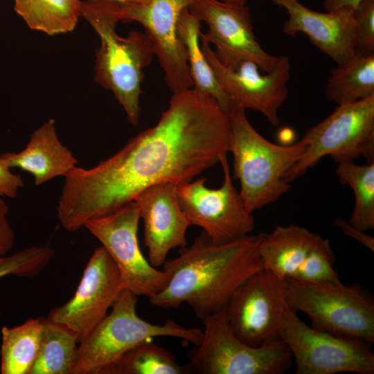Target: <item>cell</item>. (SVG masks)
<instances>
[{
  "instance_id": "ba28073f",
  "label": "cell",
  "mask_w": 374,
  "mask_h": 374,
  "mask_svg": "<svg viewBox=\"0 0 374 374\" xmlns=\"http://www.w3.org/2000/svg\"><path fill=\"white\" fill-rule=\"evenodd\" d=\"M305 150L285 174L290 183L325 156L336 162L354 161L360 156L374 162V96L339 105L326 118L310 128L301 139Z\"/></svg>"
},
{
  "instance_id": "4dcf8cb0",
  "label": "cell",
  "mask_w": 374,
  "mask_h": 374,
  "mask_svg": "<svg viewBox=\"0 0 374 374\" xmlns=\"http://www.w3.org/2000/svg\"><path fill=\"white\" fill-rule=\"evenodd\" d=\"M8 206L3 197L0 196V257L11 250L15 244V235L8 219Z\"/></svg>"
},
{
  "instance_id": "7402d4cb",
  "label": "cell",
  "mask_w": 374,
  "mask_h": 374,
  "mask_svg": "<svg viewBox=\"0 0 374 374\" xmlns=\"http://www.w3.org/2000/svg\"><path fill=\"white\" fill-rule=\"evenodd\" d=\"M326 95L337 105L374 96V54L355 52L350 59L332 69Z\"/></svg>"
},
{
  "instance_id": "603a6c76",
  "label": "cell",
  "mask_w": 374,
  "mask_h": 374,
  "mask_svg": "<svg viewBox=\"0 0 374 374\" xmlns=\"http://www.w3.org/2000/svg\"><path fill=\"white\" fill-rule=\"evenodd\" d=\"M37 358L29 374H73L79 340L67 327L42 317Z\"/></svg>"
},
{
  "instance_id": "9a60e30c",
  "label": "cell",
  "mask_w": 374,
  "mask_h": 374,
  "mask_svg": "<svg viewBox=\"0 0 374 374\" xmlns=\"http://www.w3.org/2000/svg\"><path fill=\"white\" fill-rule=\"evenodd\" d=\"M124 289L118 269L100 246L89 258L73 297L46 318L69 328L80 343L106 317Z\"/></svg>"
},
{
  "instance_id": "7a4b0ae2",
  "label": "cell",
  "mask_w": 374,
  "mask_h": 374,
  "mask_svg": "<svg viewBox=\"0 0 374 374\" xmlns=\"http://www.w3.org/2000/svg\"><path fill=\"white\" fill-rule=\"evenodd\" d=\"M261 233L226 243H215L203 231L179 255L166 260L168 283L149 298L154 306L176 308L187 304L203 319L225 308L235 290L262 269L259 253Z\"/></svg>"
},
{
  "instance_id": "5bb4252c",
  "label": "cell",
  "mask_w": 374,
  "mask_h": 374,
  "mask_svg": "<svg viewBox=\"0 0 374 374\" xmlns=\"http://www.w3.org/2000/svg\"><path fill=\"white\" fill-rule=\"evenodd\" d=\"M196 0H148L120 3L121 21L139 22L151 41L154 55L172 93L193 88L186 49L178 33L181 12Z\"/></svg>"
},
{
  "instance_id": "d6a6232c",
  "label": "cell",
  "mask_w": 374,
  "mask_h": 374,
  "mask_svg": "<svg viewBox=\"0 0 374 374\" xmlns=\"http://www.w3.org/2000/svg\"><path fill=\"white\" fill-rule=\"evenodd\" d=\"M335 224L346 235L355 239L371 251H374L373 236L353 226L348 221L344 219L336 218Z\"/></svg>"
},
{
  "instance_id": "3957f363",
  "label": "cell",
  "mask_w": 374,
  "mask_h": 374,
  "mask_svg": "<svg viewBox=\"0 0 374 374\" xmlns=\"http://www.w3.org/2000/svg\"><path fill=\"white\" fill-rule=\"evenodd\" d=\"M80 16L87 20L100 39L96 53L95 81L113 93L130 123L136 126L141 114L143 69L154 55L151 41L145 33L134 30L125 37L118 35L119 2L82 1Z\"/></svg>"
},
{
  "instance_id": "4fadbf2b",
  "label": "cell",
  "mask_w": 374,
  "mask_h": 374,
  "mask_svg": "<svg viewBox=\"0 0 374 374\" xmlns=\"http://www.w3.org/2000/svg\"><path fill=\"white\" fill-rule=\"evenodd\" d=\"M190 11L207 24L200 39L214 45L217 57L225 66L234 67L242 62L256 63L262 72L272 70L279 56L267 53L253 32L249 8L220 0H196Z\"/></svg>"
},
{
  "instance_id": "ac0fdd59",
  "label": "cell",
  "mask_w": 374,
  "mask_h": 374,
  "mask_svg": "<svg viewBox=\"0 0 374 374\" xmlns=\"http://www.w3.org/2000/svg\"><path fill=\"white\" fill-rule=\"evenodd\" d=\"M270 1L283 8L287 14L282 29L286 35L305 34L314 46L337 65L355 55L357 38L354 9L320 12L305 6L300 0Z\"/></svg>"
},
{
  "instance_id": "d4e9b609",
  "label": "cell",
  "mask_w": 374,
  "mask_h": 374,
  "mask_svg": "<svg viewBox=\"0 0 374 374\" xmlns=\"http://www.w3.org/2000/svg\"><path fill=\"white\" fill-rule=\"evenodd\" d=\"M81 3L80 0H14V10L30 28L54 35L75 28Z\"/></svg>"
},
{
  "instance_id": "44dd1931",
  "label": "cell",
  "mask_w": 374,
  "mask_h": 374,
  "mask_svg": "<svg viewBox=\"0 0 374 374\" xmlns=\"http://www.w3.org/2000/svg\"><path fill=\"white\" fill-rule=\"evenodd\" d=\"M201 21L189 8L185 9L179 19L178 33L186 49L193 88L216 100L228 114L234 106L220 86L201 46Z\"/></svg>"
},
{
  "instance_id": "484cf974",
  "label": "cell",
  "mask_w": 374,
  "mask_h": 374,
  "mask_svg": "<svg viewBox=\"0 0 374 374\" xmlns=\"http://www.w3.org/2000/svg\"><path fill=\"white\" fill-rule=\"evenodd\" d=\"M187 364L180 365L166 349L153 340L143 341L102 371L100 374H186Z\"/></svg>"
},
{
  "instance_id": "e575fe53",
  "label": "cell",
  "mask_w": 374,
  "mask_h": 374,
  "mask_svg": "<svg viewBox=\"0 0 374 374\" xmlns=\"http://www.w3.org/2000/svg\"><path fill=\"white\" fill-rule=\"evenodd\" d=\"M120 3H145L148 0H111Z\"/></svg>"
},
{
  "instance_id": "7c38bea8",
  "label": "cell",
  "mask_w": 374,
  "mask_h": 374,
  "mask_svg": "<svg viewBox=\"0 0 374 374\" xmlns=\"http://www.w3.org/2000/svg\"><path fill=\"white\" fill-rule=\"evenodd\" d=\"M200 42L217 81L234 107L257 111L273 125H279V109L288 96L287 84L291 75L290 59L279 56L276 66L268 72H262L251 61L229 67L219 60L209 43L202 39Z\"/></svg>"
},
{
  "instance_id": "4316f807",
  "label": "cell",
  "mask_w": 374,
  "mask_h": 374,
  "mask_svg": "<svg viewBox=\"0 0 374 374\" xmlns=\"http://www.w3.org/2000/svg\"><path fill=\"white\" fill-rule=\"evenodd\" d=\"M339 181L350 186L355 204L348 222L366 231L374 229V162L356 165L353 161L338 163Z\"/></svg>"
},
{
  "instance_id": "e0dca14e",
  "label": "cell",
  "mask_w": 374,
  "mask_h": 374,
  "mask_svg": "<svg viewBox=\"0 0 374 374\" xmlns=\"http://www.w3.org/2000/svg\"><path fill=\"white\" fill-rule=\"evenodd\" d=\"M177 184L163 182L143 190L136 197L144 226L148 260L154 267L163 265L170 251L187 246L186 232L191 225L183 211Z\"/></svg>"
},
{
  "instance_id": "6da1fadb",
  "label": "cell",
  "mask_w": 374,
  "mask_h": 374,
  "mask_svg": "<svg viewBox=\"0 0 374 374\" xmlns=\"http://www.w3.org/2000/svg\"><path fill=\"white\" fill-rule=\"evenodd\" d=\"M230 120L213 98L193 88L172 93L157 123L95 166L64 178L57 217L69 231L134 201L145 188L193 180L229 152Z\"/></svg>"
},
{
  "instance_id": "8992f818",
  "label": "cell",
  "mask_w": 374,
  "mask_h": 374,
  "mask_svg": "<svg viewBox=\"0 0 374 374\" xmlns=\"http://www.w3.org/2000/svg\"><path fill=\"white\" fill-rule=\"evenodd\" d=\"M288 306L305 314L314 328L374 342V301L357 283L283 280Z\"/></svg>"
},
{
  "instance_id": "8fae6325",
  "label": "cell",
  "mask_w": 374,
  "mask_h": 374,
  "mask_svg": "<svg viewBox=\"0 0 374 374\" xmlns=\"http://www.w3.org/2000/svg\"><path fill=\"white\" fill-rule=\"evenodd\" d=\"M140 213L134 200L115 211L92 219L86 228L101 243L121 275L125 289L148 298L161 290L170 273L152 266L141 251L138 240Z\"/></svg>"
},
{
  "instance_id": "52a82bcc",
  "label": "cell",
  "mask_w": 374,
  "mask_h": 374,
  "mask_svg": "<svg viewBox=\"0 0 374 374\" xmlns=\"http://www.w3.org/2000/svg\"><path fill=\"white\" fill-rule=\"evenodd\" d=\"M202 320V336L187 364L191 373L283 374L294 363L280 338L258 346L243 342L231 328L225 309Z\"/></svg>"
},
{
  "instance_id": "277c9868",
  "label": "cell",
  "mask_w": 374,
  "mask_h": 374,
  "mask_svg": "<svg viewBox=\"0 0 374 374\" xmlns=\"http://www.w3.org/2000/svg\"><path fill=\"white\" fill-rule=\"evenodd\" d=\"M245 112L234 107L229 114V152L233 158V178L240 181V196L253 213L290 189L285 175L301 158L306 143L303 139L290 145L268 141L252 126Z\"/></svg>"
},
{
  "instance_id": "d590c367",
  "label": "cell",
  "mask_w": 374,
  "mask_h": 374,
  "mask_svg": "<svg viewBox=\"0 0 374 374\" xmlns=\"http://www.w3.org/2000/svg\"><path fill=\"white\" fill-rule=\"evenodd\" d=\"M227 3H236V4H246L249 0H220Z\"/></svg>"
},
{
  "instance_id": "cb8c5ba5",
  "label": "cell",
  "mask_w": 374,
  "mask_h": 374,
  "mask_svg": "<svg viewBox=\"0 0 374 374\" xmlns=\"http://www.w3.org/2000/svg\"><path fill=\"white\" fill-rule=\"evenodd\" d=\"M42 327L40 317L29 319L17 326L1 328V374H29L38 354Z\"/></svg>"
},
{
  "instance_id": "d6986e66",
  "label": "cell",
  "mask_w": 374,
  "mask_h": 374,
  "mask_svg": "<svg viewBox=\"0 0 374 374\" xmlns=\"http://www.w3.org/2000/svg\"><path fill=\"white\" fill-rule=\"evenodd\" d=\"M0 157L10 168H19L31 174L35 186L57 177H64L78 164L72 152L60 141L53 118L33 132L23 150L7 152Z\"/></svg>"
},
{
  "instance_id": "5b68a950",
  "label": "cell",
  "mask_w": 374,
  "mask_h": 374,
  "mask_svg": "<svg viewBox=\"0 0 374 374\" xmlns=\"http://www.w3.org/2000/svg\"><path fill=\"white\" fill-rule=\"evenodd\" d=\"M137 296L124 289L111 311L78 345L73 374H100L138 344L158 337H170L197 345L202 330L186 328L167 319L161 325L141 318Z\"/></svg>"
},
{
  "instance_id": "83f0119b",
  "label": "cell",
  "mask_w": 374,
  "mask_h": 374,
  "mask_svg": "<svg viewBox=\"0 0 374 374\" xmlns=\"http://www.w3.org/2000/svg\"><path fill=\"white\" fill-rule=\"evenodd\" d=\"M335 256L329 241L319 235L295 274L291 277L306 282H340L333 268Z\"/></svg>"
},
{
  "instance_id": "2e32d148",
  "label": "cell",
  "mask_w": 374,
  "mask_h": 374,
  "mask_svg": "<svg viewBox=\"0 0 374 374\" xmlns=\"http://www.w3.org/2000/svg\"><path fill=\"white\" fill-rule=\"evenodd\" d=\"M287 306L283 280L262 269L235 290L224 309L236 336L249 346H258L279 338Z\"/></svg>"
},
{
  "instance_id": "f1b7e54d",
  "label": "cell",
  "mask_w": 374,
  "mask_h": 374,
  "mask_svg": "<svg viewBox=\"0 0 374 374\" xmlns=\"http://www.w3.org/2000/svg\"><path fill=\"white\" fill-rule=\"evenodd\" d=\"M54 250L48 246H34L0 257V278L15 275L31 278L40 273L50 262Z\"/></svg>"
},
{
  "instance_id": "1f68e13d",
  "label": "cell",
  "mask_w": 374,
  "mask_h": 374,
  "mask_svg": "<svg viewBox=\"0 0 374 374\" xmlns=\"http://www.w3.org/2000/svg\"><path fill=\"white\" fill-rule=\"evenodd\" d=\"M23 186L20 175L13 173L0 157V196L15 198Z\"/></svg>"
},
{
  "instance_id": "836d02e7",
  "label": "cell",
  "mask_w": 374,
  "mask_h": 374,
  "mask_svg": "<svg viewBox=\"0 0 374 374\" xmlns=\"http://www.w3.org/2000/svg\"><path fill=\"white\" fill-rule=\"evenodd\" d=\"M363 0H324L323 6L326 11H335L343 8L355 9Z\"/></svg>"
},
{
  "instance_id": "9c48e42d",
  "label": "cell",
  "mask_w": 374,
  "mask_h": 374,
  "mask_svg": "<svg viewBox=\"0 0 374 374\" xmlns=\"http://www.w3.org/2000/svg\"><path fill=\"white\" fill-rule=\"evenodd\" d=\"M279 338L290 350L296 374L374 373L370 344L308 326L288 305L282 316Z\"/></svg>"
},
{
  "instance_id": "ffe728a7",
  "label": "cell",
  "mask_w": 374,
  "mask_h": 374,
  "mask_svg": "<svg viewBox=\"0 0 374 374\" xmlns=\"http://www.w3.org/2000/svg\"><path fill=\"white\" fill-rule=\"evenodd\" d=\"M318 237L294 224L277 225L269 233H261L259 253L263 269L282 280L292 277Z\"/></svg>"
},
{
  "instance_id": "f546056e",
  "label": "cell",
  "mask_w": 374,
  "mask_h": 374,
  "mask_svg": "<svg viewBox=\"0 0 374 374\" xmlns=\"http://www.w3.org/2000/svg\"><path fill=\"white\" fill-rule=\"evenodd\" d=\"M356 52L374 54V0H363L354 9Z\"/></svg>"
},
{
  "instance_id": "30bf717a",
  "label": "cell",
  "mask_w": 374,
  "mask_h": 374,
  "mask_svg": "<svg viewBox=\"0 0 374 374\" xmlns=\"http://www.w3.org/2000/svg\"><path fill=\"white\" fill-rule=\"evenodd\" d=\"M224 179L218 188H210L200 177L177 186L181 206L191 225L215 243H226L251 234L255 226L253 213L245 207L235 187L226 155L222 157Z\"/></svg>"
}]
</instances>
